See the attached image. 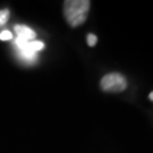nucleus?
<instances>
[{
	"mask_svg": "<svg viewBox=\"0 0 153 153\" xmlns=\"http://www.w3.org/2000/svg\"><path fill=\"white\" fill-rule=\"evenodd\" d=\"M91 2L88 0H67L64 4V15L68 24L76 27L82 25L88 17Z\"/></svg>",
	"mask_w": 153,
	"mask_h": 153,
	"instance_id": "f257e3e1",
	"label": "nucleus"
},
{
	"mask_svg": "<svg viewBox=\"0 0 153 153\" xmlns=\"http://www.w3.org/2000/svg\"><path fill=\"white\" fill-rule=\"evenodd\" d=\"M100 85L105 92H123L127 88V81L119 73H110L102 77Z\"/></svg>",
	"mask_w": 153,
	"mask_h": 153,
	"instance_id": "f03ea898",
	"label": "nucleus"
},
{
	"mask_svg": "<svg viewBox=\"0 0 153 153\" xmlns=\"http://www.w3.org/2000/svg\"><path fill=\"white\" fill-rule=\"evenodd\" d=\"M15 32L17 34V38L25 40V41H34L35 39V32L32 28H30L28 26L25 25H15Z\"/></svg>",
	"mask_w": 153,
	"mask_h": 153,
	"instance_id": "7ed1b4c3",
	"label": "nucleus"
},
{
	"mask_svg": "<svg viewBox=\"0 0 153 153\" xmlns=\"http://www.w3.org/2000/svg\"><path fill=\"white\" fill-rule=\"evenodd\" d=\"M27 48L33 52L38 53L39 51L44 49V43L41 41H30L27 43Z\"/></svg>",
	"mask_w": 153,
	"mask_h": 153,
	"instance_id": "20e7f679",
	"label": "nucleus"
},
{
	"mask_svg": "<svg viewBox=\"0 0 153 153\" xmlns=\"http://www.w3.org/2000/svg\"><path fill=\"white\" fill-rule=\"evenodd\" d=\"M9 18V10L8 9H2L0 10V26H4Z\"/></svg>",
	"mask_w": 153,
	"mask_h": 153,
	"instance_id": "39448f33",
	"label": "nucleus"
},
{
	"mask_svg": "<svg viewBox=\"0 0 153 153\" xmlns=\"http://www.w3.org/2000/svg\"><path fill=\"white\" fill-rule=\"evenodd\" d=\"M86 40H88V44L90 45V47H94L95 44H97V41H98V38H97V35H94V34H88V38H86Z\"/></svg>",
	"mask_w": 153,
	"mask_h": 153,
	"instance_id": "423d86ee",
	"label": "nucleus"
},
{
	"mask_svg": "<svg viewBox=\"0 0 153 153\" xmlns=\"http://www.w3.org/2000/svg\"><path fill=\"white\" fill-rule=\"evenodd\" d=\"M13 38V34L11 32L9 31H2V32L0 33V40H2V41H7V40H10Z\"/></svg>",
	"mask_w": 153,
	"mask_h": 153,
	"instance_id": "0eeeda50",
	"label": "nucleus"
},
{
	"mask_svg": "<svg viewBox=\"0 0 153 153\" xmlns=\"http://www.w3.org/2000/svg\"><path fill=\"white\" fill-rule=\"evenodd\" d=\"M149 99H150L151 101H153V92L150 93V95H149Z\"/></svg>",
	"mask_w": 153,
	"mask_h": 153,
	"instance_id": "6e6552de",
	"label": "nucleus"
}]
</instances>
